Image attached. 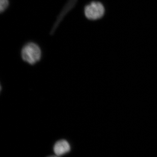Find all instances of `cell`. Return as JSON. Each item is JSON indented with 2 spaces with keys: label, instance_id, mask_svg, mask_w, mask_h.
<instances>
[{
  "label": "cell",
  "instance_id": "277c9868",
  "mask_svg": "<svg viewBox=\"0 0 157 157\" xmlns=\"http://www.w3.org/2000/svg\"><path fill=\"white\" fill-rule=\"evenodd\" d=\"M9 6V0H0V11L1 13L6 11Z\"/></svg>",
  "mask_w": 157,
  "mask_h": 157
},
{
  "label": "cell",
  "instance_id": "3957f363",
  "mask_svg": "<svg viewBox=\"0 0 157 157\" xmlns=\"http://www.w3.org/2000/svg\"><path fill=\"white\" fill-rule=\"evenodd\" d=\"M54 152L58 156L63 155L70 152V146L67 140H59L55 144L53 147Z\"/></svg>",
  "mask_w": 157,
  "mask_h": 157
},
{
  "label": "cell",
  "instance_id": "5b68a950",
  "mask_svg": "<svg viewBox=\"0 0 157 157\" xmlns=\"http://www.w3.org/2000/svg\"><path fill=\"white\" fill-rule=\"evenodd\" d=\"M48 157H58V156H50Z\"/></svg>",
  "mask_w": 157,
  "mask_h": 157
},
{
  "label": "cell",
  "instance_id": "7a4b0ae2",
  "mask_svg": "<svg viewBox=\"0 0 157 157\" xmlns=\"http://www.w3.org/2000/svg\"><path fill=\"white\" fill-rule=\"evenodd\" d=\"M105 12L104 6L99 2H94L86 6L84 14L88 19L95 20L103 17Z\"/></svg>",
  "mask_w": 157,
  "mask_h": 157
},
{
  "label": "cell",
  "instance_id": "6da1fadb",
  "mask_svg": "<svg viewBox=\"0 0 157 157\" xmlns=\"http://www.w3.org/2000/svg\"><path fill=\"white\" fill-rule=\"evenodd\" d=\"M21 57L25 61L34 64L40 59L42 56L41 49L33 42L26 44L21 50Z\"/></svg>",
  "mask_w": 157,
  "mask_h": 157
}]
</instances>
